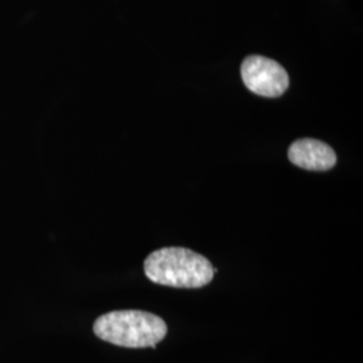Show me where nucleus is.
I'll return each instance as SVG.
<instances>
[{
	"label": "nucleus",
	"instance_id": "obj_4",
	"mask_svg": "<svg viewBox=\"0 0 363 363\" xmlns=\"http://www.w3.org/2000/svg\"><path fill=\"white\" fill-rule=\"evenodd\" d=\"M288 157L296 167L308 171H327L337 164V154L328 144L307 138L291 144Z\"/></svg>",
	"mask_w": 363,
	"mask_h": 363
},
{
	"label": "nucleus",
	"instance_id": "obj_1",
	"mask_svg": "<svg viewBox=\"0 0 363 363\" xmlns=\"http://www.w3.org/2000/svg\"><path fill=\"white\" fill-rule=\"evenodd\" d=\"M216 269L205 256L187 247H162L144 261V273L155 284L172 288H202L211 283Z\"/></svg>",
	"mask_w": 363,
	"mask_h": 363
},
{
	"label": "nucleus",
	"instance_id": "obj_3",
	"mask_svg": "<svg viewBox=\"0 0 363 363\" xmlns=\"http://www.w3.org/2000/svg\"><path fill=\"white\" fill-rule=\"evenodd\" d=\"M241 76L247 89L262 97H280L289 86L286 69L261 55H250L244 60Z\"/></svg>",
	"mask_w": 363,
	"mask_h": 363
},
{
	"label": "nucleus",
	"instance_id": "obj_2",
	"mask_svg": "<svg viewBox=\"0 0 363 363\" xmlns=\"http://www.w3.org/2000/svg\"><path fill=\"white\" fill-rule=\"evenodd\" d=\"M93 331L96 337L111 345L143 349L155 347L167 335L166 322L151 312L121 310L97 318Z\"/></svg>",
	"mask_w": 363,
	"mask_h": 363
}]
</instances>
